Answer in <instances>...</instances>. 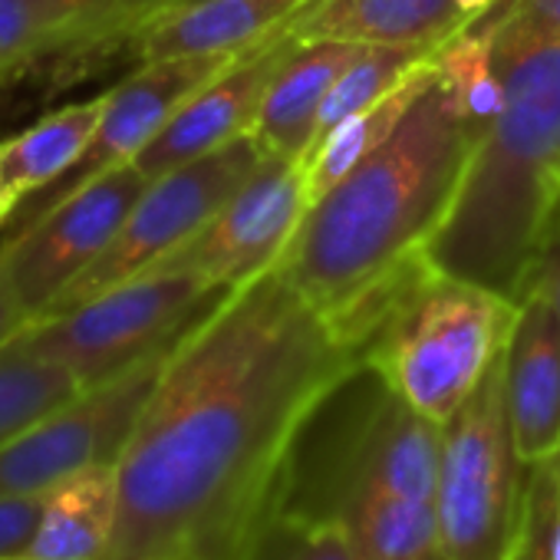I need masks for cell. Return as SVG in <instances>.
Wrapping results in <instances>:
<instances>
[{
	"instance_id": "obj_12",
	"label": "cell",
	"mask_w": 560,
	"mask_h": 560,
	"mask_svg": "<svg viewBox=\"0 0 560 560\" xmlns=\"http://www.w3.org/2000/svg\"><path fill=\"white\" fill-rule=\"evenodd\" d=\"M301 40L294 37L291 24L277 31L254 50L241 54L228 70H221L211 83H205L168 122L165 129L142 149L132 162L149 182L188 165L254 129L257 109L264 93L284 60L294 54Z\"/></svg>"
},
{
	"instance_id": "obj_19",
	"label": "cell",
	"mask_w": 560,
	"mask_h": 560,
	"mask_svg": "<svg viewBox=\"0 0 560 560\" xmlns=\"http://www.w3.org/2000/svg\"><path fill=\"white\" fill-rule=\"evenodd\" d=\"M103 106L106 93L86 103H70L47 113L14 139L0 142V175L24 201L57 185L86 155L103 119Z\"/></svg>"
},
{
	"instance_id": "obj_31",
	"label": "cell",
	"mask_w": 560,
	"mask_h": 560,
	"mask_svg": "<svg viewBox=\"0 0 560 560\" xmlns=\"http://www.w3.org/2000/svg\"><path fill=\"white\" fill-rule=\"evenodd\" d=\"M530 288H537L550 301V307H553V314L560 320V214H557V221H553V228H550V234H547V241L540 247Z\"/></svg>"
},
{
	"instance_id": "obj_34",
	"label": "cell",
	"mask_w": 560,
	"mask_h": 560,
	"mask_svg": "<svg viewBox=\"0 0 560 560\" xmlns=\"http://www.w3.org/2000/svg\"><path fill=\"white\" fill-rule=\"evenodd\" d=\"M455 4H458V8L471 18V24H475L481 14H488V11L494 8V0H455Z\"/></svg>"
},
{
	"instance_id": "obj_5",
	"label": "cell",
	"mask_w": 560,
	"mask_h": 560,
	"mask_svg": "<svg viewBox=\"0 0 560 560\" xmlns=\"http://www.w3.org/2000/svg\"><path fill=\"white\" fill-rule=\"evenodd\" d=\"M530 465L521 458L504 399V353L442 422L435 517L452 560H508Z\"/></svg>"
},
{
	"instance_id": "obj_15",
	"label": "cell",
	"mask_w": 560,
	"mask_h": 560,
	"mask_svg": "<svg viewBox=\"0 0 560 560\" xmlns=\"http://www.w3.org/2000/svg\"><path fill=\"white\" fill-rule=\"evenodd\" d=\"M468 24L471 18L455 0H311L291 31L301 44L340 40L435 54Z\"/></svg>"
},
{
	"instance_id": "obj_14",
	"label": "cell",
	"mask_w": 560,
	"mask_h": 560,
	"mask_svg": "<svg viewBox=\"0 0 560 560\" xmlns=\"http://www.w3.org/2000/svg\"><path fill=\"white\" fill-rule=\"evenodd\" d=\"M504 399L527 465L560 452V320L537 288L517 304L504 347Z\"/></svg>"
},
{
	"instance_id": "obj_24",
	"label": "cell",
	"mask_w": 560,
	"mask_h": 560,
	"mask_svg": "<svg viewBox=\"0 0 560 560\" xmlns=\"http://www.w3.org/2000/svg\"><path fill=\"white\" fill-rule=\"evenodd\" d=\"M77 18V0H0V83L44 70Z\"/></svg>"
},
{
	"instance_id": "obj_10",
	"label": "cell",
	"mask_w": 560,
	"mask_h": 560,
	"mask_svg": "<svg viewBox=\"0 0 560 560\" xmlns=\"http://www.w3.org/2000/svg\"><path fill=\"white\" fill-rule=\"evenodd\" d=\"M307 208V162L264 152L260 165L224 208L152 270H191L231 291L284 254Z\"/></svg>"
},
{
	"instance_id": "obj_28",
	"label": "cell",
	"mask_w": 560,
	"mask_h": 560,
	"mask_svg": "<svg viewBox=\"0 0 560 560\" xmlns=\"http://www.w3.org/2000/svg\"><path fill=\"white\" fill-rule=\"evenodd\" d=\"M126 0H77L80 18L67 37V44L57 50V57L47 63L54 70L57 86H67V80L86 77L103 63V47H106V34L119 14V8Z\"/></svg>"
},
{
	"instance_id": "obj_35",
	"label": "cell",
	"mask_w": 560,
	"mask_h": 560,
	"mask_svg": "<svg viewBox=\"0 0 560 560\" xmlns=\"http://www.w3.org/2000/svg\"><path fill=\"white\" fill-rule=\"evenodd\" d=\"M165 560H185V557H165Z\"/></svg>"
},
{
	"instance_id": "obj_6",
	"label": "cell",
	"mask_w": 560,
	"mask_h": 560,
	"mask_svg": "<svg viewBox=\"0 0 560 560\" xmlns=\"http://www.w3.org/2000/svg\"><path fill=\"white\" fill-rule=\"evenodd\" d=\"M228 291L191 270H149L27 327V340L83 389L172 350Z\"/></svg>"
},
{
	"instance_id": "obj_23",
	"label": "cell",
	"mask_w": 560,
	"mask_h": 560,
	"mask_svg": "<svg viewBox=\"0 0 560 560\" xmlns=\"http://www.w3.org/2000/svg\"><path fill=\"white\" fill-rule=\"evenodd\" d=\"M435 77L448 90L462 119L481 136L504 106V77L494 60V40L485 31L465 27L435 54Z\"/></svg>"
},
{
	"instance_id": "obj_18",
	"label": "cell",
	"mask_w": 560,
	"mask_h": 560,
	"mask_svg": "<svg viewBox=\"0 0 560 560\" xmlns=\"http://www.w3.org/2000/svg\"><path fill=\"white\" fill-rule=\"evenodd\" d=\"M119 521L116 465L83 471L47 491L31 560H109Z\"/></svg>"
},
{
	"instance_id": "obj_16",
	"label": "cell",
	"mask_w": 560,
	"mask_h": 560,
	"mask_svg": "<svg viewBox=\"0 0 560 560\" xmlns=\"http://www.w3.org/2000/svg\"><path fill=\"white\" fill-rule=\"evenodd\" d=\"M311 0H195L155 24L136 40L139 63L175 57H241L284 31Z\"/></svg>"
},
{
	"instance_id": "obj_21",
	"label": "cell",
	"mask_w": 560,
	"mask_h": 560,
	"mask_svg": "<svg viewBox=\"0 0 560 560\" xmlns=\"http://www.w3.org/2000/svg\"><path fill=\"white\" fill-rule=\"evenodd\" d=\"M80 389L83 386L70 370L27 340V330L8 340L0 347V448Z\"/></svg>"
},
{
	"instance_id": "obj_11",
	"label": "cell",
	"mask_w": 560,
	"mask_h": 560,
	"mask_svg": "<svg viewBox=\"0 0 560 560\" xmlns=\"http://www.w3.org/2000/svg\"><path fill=\"white\" fill-rule=\"evenodd\" d=\"M234 60L237 57H175L139 63V70L129 73L119 86L106 90L103 119L86 155L57 185L27 198L11 218L8 231L34 221L37 214H44L67 195L80 191L83 185L96 182L100 175L119 165H132L142 155V149L165 129V122Z\"/></svg>"
},
{
	"instance_id": "obj_13",
	"label": "cell",
	"mask_w": 560,
	"mask_h": 560,
	"mask_svg": "<svg viewBox=\"0 0 560 560\" xmlns=\"http://www.w3.org/2000/svg\"><path fill=\"white\" fill-rule=\"evenodd\" d=\"M284 494L334 514L350 530L363 560H452L442 544L435 501L357 478L301 471H291Z\"/></svg>"
},
{
	"instance_id": "obj_33",
	"label": "cell",
	"mask_w": 560,
	"mask_h": 560,
	"mask_svg": "<svg viewBox=\"0 0 560 560\" xmlns=\"http://www.w3.org/2000/svg\"><path fill=\"white\" fill-rule=\"evenodd\" d=\"M21 195L8 185V178L0 175V228H8L11 224V218L18 214V208H21Z\"/></svg>"
},
{
	"instance_id": "obj_26",
	"label": "cell",
	"mask_w": 560,
	"mask_h": 560,
	"mask_svg": "<svg viewBox=\"0 0 560 560\" xmlns=\"http://www.w3.org/2000/svg\"><path fill=\"white\" fill-rule=\"evenodd\" d=\"M508 560H560V452L527 471L524 508Z\"/></svg>"
},
{
	"instance_id": "obj_32",
	"label": "cell",
	"mask_w": 560,
	"mask_h": 560,
	"mask_svg": "<svg viewBox=\"0 0 560 560\" xmlns=\"http://www.w3.org/2000/svg\"><path fill=\"white\" fill-rule=\"evenodd\" d=\"M31 327V320L21 314V307L4 294V288H0V347H4L8 340H14L18 334H24Z\"/></svg>"
},
{
	"instance_id": "obj_9",
	"label": "cell",
	"mask_w": 560,
	"mask_h": 560,
	"mask_svg": "<svg viewBox=\"0 0 560 560\" xmlns=\"http://www.w3.org/2000/svg\"><path fill=\"white\" fill-rule=\"evenodd\" d=\"M172 350L80 389L8 442L0 448V494H44L83 471L116 465Z\"/></svg>"
},
{
	"instance_id": "obj_30",
	"label": "cell",
	"mask_w": 560,
	"mask_h": 560,
	"mask_svg": "<svg viewBox=\"0 0 560 560\" xmlns=\"http://www.w3.org/2000/svg\"><path fill=\"white\" fill-rule=\"evenodd\" d=\"M188 4H195V0H126V4L119 8V14H116V21H113V27H109V34H106L103 60H109L122 47L129 50L132 40L149 24H155L159 18H165V14H172L178 8H188Z\"/></svg>"
},
{
	"instance_id": "obj_27",
	"label": "cell",
	"mask_w": 560,
	"mask_h": 560,
	"mask_svg": "<svg viewBox=\"0 0 560 560\" xmlns=\"http://www.w3.org/2000/svg\"><path fill=\"white\" fill-rule=\"evenodd\" d=\"M468 27L491 34L494 57L560 44V0H494V8Z\"/></svg>"
},
{
	"instance_id": "obj_8",
	"label": "cell",
	"mask_w": 560,
	"mask_h": 560,
	"mask_svg": "<svg viewBox=\"0 0 560 560\" xmlns=\"http://www.w3.org/2000/svg\"><path fill=\"white\" fill-rule=\"evenodd\" d=\"M149 178L119 165L0 241V288L34 324L113 244Z\"/></svg>"
},
{
	"instance_id": "obj_17",
	"label": "cell",
	"mask_w": 560,
	"mask_h": 560,
	"mask_svg": "<svg viewBox=\"0 0 560 560\" xmlns=\"http://www.w3.org/2000/svg\"><path fill=\"white\" fill-rule=\"evenodd\" d=\"M360 50V44L340 40H314L294 47V54L270 80L250 129L264 152L307 162L320 109L330 90L337 86L340 73L353 63Z\"/></svg>"
},
{
	"instance_id": "obj_22",
	"label": "cell",
	"mask_w": 560,
	"mask_h": 560,
	"mask_svg": "<svg viewBox=\"0 0 560 560\" xmlns=\"http://www.w3.org/2000/svg\"><path fill=\"white\" fill-rule=\"evenodd\" d=\"M241 560H363L350 530L327 511L288 494L247 540Z\"/></svg>"
},
{
	"instance_id": "obj_2",
	"label": "cell",
	"mask_w": 560,
	"mask_h": 560,
	"mask_svg": "<svg viewBox=\"0 0 560 560\" xmlns=\"http://www.w3.org/2000/svg\"><path fill=\"white\" fill-rule=\"evenodd\" d=\"M475 142L435 77L399 129L307 208L273 264L314 307L370 340L425 264Z\"/></svg>"
},
{
	"instance_id": "obj_29",
	"label": "cell",
	"mask_w": 560,
	"mask_h": 560,
	"mask_svg": "<svg viewBox=\"0 0 560 560\" xmlns=\"http://www.w3.org/2000/svg\"><path fill=\"white\" fill-rule=\"evenodd\" d=\"M44 501H47V491L44 494H0V560L27 557Z\"/></svg>"
},
{
	"instance_id": "obj_20",
	"label": "cell",
	"mask_w": 560,
	"mask_h": 560,
	"mask_svg": "<svg viewBox=\"0 0 560 560\" xmlns=\"http://www.w3.org/2000/svg\"><path fill=\"white\" fill-rule=\"evenodd\" d=\"M435 83V60L429 57L422 67H416L393 93L376 100L373 106L353 113L343 119L327 139H320L307 155V191L311 205L327 195L337 182H343L360 162H366L409 116V109L419 103V96Z\"/></svg>"
},
{
	"instance_id": "obj_1",
	"label": "cell",
	"mask_w": 560,
	"mask_h": 560,
	"mask_svg": "<svg viewBox=\"0 0 560 560\" xmlns=\"http://www.w3.org/2000/svg\"><path fill=\"white\" fill-rule=\"evenodd\" d=\"M366 350L277 264L231 288L165 360L116 462L109 560H241Z\"/></svg>"
},
{
	"instance_id": "obj_25",
	"label": "cell",
	"mask_w": 560,
	"mask_h": 560,
	"mask_svg": "<svg viewBox=\"0 0 560 560\" xmlns=\"http://www.w3.org/2000/svg\"><path fill=\"white\" fill-rule=\"evenodd\" d=\"M432 54L409 50V47H363L353 57V63L340 73L337 86L330 90V96H327V103L320 109L317 132H314V145L320 139H327L343 119H350L353 113H360V109L373 106L376 100H383L386 93H393Z\"/></svg>"
},
{
	"instance_id": "obj_36",
	"label": "cell",
	"mask_w": 560,
	"mask_h": 560,
	"mask_svg": "<svg viewBox=\"0 0 560 560\" xmlns=\"http://www.w3.org/2000/svg\"><path fill=\"white\" fill-rule=\"evenodd\" d=\"M21 560H31V557H21Z\"/></svg>"
},
{
	"instance_id": "obj_7",
	"label": "cell",
	"mask_w": 560,
	"mask_h": 560,
	"mask_svg": "<svg viewBox=\"0 0 560 560\" xmlns=\"http://www.w3.org/2000/svg\"><path fill=\"white\" fill-rule=\"evenodd\" d=\"M260 159L264 149L254 139V132H247L188 165H178L152 178L145 191L136 198L113 244L103 250V257L80 280H73L67 294L44 317L63 314L109 288H119L126 280L159 267L168 254L188 244L224 208V201L260 165Z\"/></svg>"
},
{
	"instance_id": "obj_3",
	"label": "cell",
	"mask_w": 560,
	"mask_h": 560,
	"mask_svg": "<svg viewBox=\"0 0 560 560\" xmlns=\"http://www.w3.org/2000/svg\"><path fill=\"white\" fill-rule=\"evenodd\" d=\"M494 60L504 106L478 136L425 264L521 304L560 214V44Z\"/></svg>"
},
{
	"instance_id": "obj_4",
	"label": "cell",
	"mask_w": 560,
	"mask_h": 560,
	"mask_svg": "<svg viewBox=\"0 0 560 560\" xmlns=\"http://www.w3.org/2000/svg\"><path fill=\"white\" fill-rule=\"evenodd\" d=\"M514 320V301L422 264L373 330L366 373L442 425L498 363Z\"/></svg>"
}]
</instances>
